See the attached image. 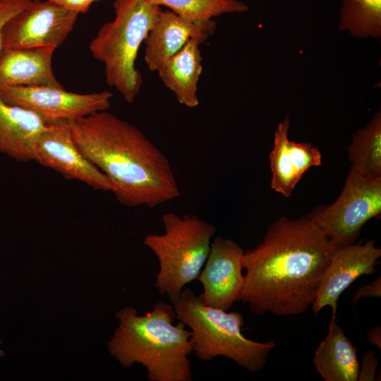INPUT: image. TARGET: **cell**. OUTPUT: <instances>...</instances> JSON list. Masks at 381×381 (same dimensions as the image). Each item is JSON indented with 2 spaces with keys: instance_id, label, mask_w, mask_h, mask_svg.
Here are the masks:
<instances>
[{
  "instance_id": "cell-25",
  "label": "cell",
  "mask_w": 381,
  "mask_h": 381,
  "mask_svg": "<svg viewBox=\"0 0 381 381\" xmlns=\"http://www.w3.org/2000/svg\"><path fill=\"white\" fill-rule=\"evenodd\" d=\"M52 3L71 11L85 13L90 8L93 0H49Z\"/></svg>"
},
{
  "instance_id": "cell-9",
  "label": "cell",
  "mask_w": 381,
  "mask_h": 381,
  "mask_svg": "<svg viewBox=\"0 0 381 381\" xmlns=\"http://www.w3.org/2000/svg\"><path fill=\"white\" fill-rule=\"evenodd\" d=\"M78 14L49 0H32L3 30L4 49L59 48L73 30Z\"/></svg>"
},
{
  "instance_id": "cell-8",
  "label": "cell",
  "mask_w": 381,
  "mask_h": 381,
  "mask_svg": "<svg viewBox=\"0 0 381 381\" xmlns=\"http://www.w3.org/2000/svg\"><path fill=\"white\" fill-rule=\"evenodd\" d=\"M0 97L11 104L35 113L48 124L107 111L113 95L108 90L81 94L66 91L63 87L16 86L0 87Z\"/></svg>"
},
{
  "instance_id": "cell-26",
  "label": "cell",
  "mask_w": 381,
  "mask_h": 381,
  "mask_svg": "<svg viewBox=\"0 0 381 381\" xmlns=\"http://www.w3.org/2000/svg\"><path fill=\"white\" fill-rule=\"evenodd\" d=\"M367 339L373 345L381 349V328L380 326L370 328L367 333Z\"/></svg>"
},
{
  "instance_id": "cell-14",
  "label": "cell",
  "mask_w": 381,
  "mask_h": 381,
  "mask_svg": "<svg viewBox=\"0 0 381 381\" xmlns=\"http://www.w3.org/2000/svg\"><path fill=\"white\" fill-rule=\"evenodd\" d=\"M289 116L278 124L269 156L271 188L286 198L291 195L307 170L322 163V155L318 147L309 143L289 140Z\"/></svg>"
},
{
  "instance_id": "cell-23",
  "label": "cell",
  "mask_w": 381,
  "mask_h": 381,
  "mask_svg": "<svg viewBox=\"0 0 381 381\" xmlns=\"http://www.w3.org/2000/svg\"><path fill=\"white\" fill-rule=\"evenodd\" d=\"M377 365L378 361L374 351L365 353L363 356L362 365L359 368L358 380H375V370Z\"/></svg>"
},
{
  "instance_id": "cell-3",
  "label": "cell",
  "mask_w": 381,
  "mask_h": 381,
  "mask_svg": "<svg viewBox=\"0 0 381 381\" xmlns=\"http://www.w3.org/2000/svg\"><path fill=\"white\" fill-rule=\"evenodd\" d=\"M119 326L108 343L109 352L123 366L140 363L149 381H192L190 331L179 321L174 325L173 306L157 301L152 310L138 315L125 307L116 313Z\"/></svg>"
},
{
  "instance_id": "cell-18",
  "label": "cell",
  "mask_w": 381,
  "mask_h": 381,
  "mask_svg": "<svg viewBox=\"0 0 381 381\" xmlns=\"http://www.w3.org/2000/svg\"><path fill=\"white\" fill-rule=\"evenodd\" d=\"M313 363L325 381H358L357 349L332 317L328 333L315 351Z\"/></svg>"
},
{
  "instance_id": "cell-19",
  "label": "cell",
  "mask_w": 381,
  "mask_h": 381,
  "mask_svg": "<svg viewBox=\"0 0 381 381\" xmlns=\"http://www.w3.org/2000/svg\"><path fill=\"white\" fill-rule=\"evenodd\" d=\"M351 168L372 179H381V112L352 136L348 148Z\"/></svg>"
},
{
  "instance_id": "cell-20",
  "label": "cell",
  "mask_w": 381,
  "mask_h": 381,
  "mask_svg": "<svg viewBox=\"0 0 381 381\" xmlns=\"http://www.w3.org/2000/svg\"><path fill=\"white\" fill-rule=\"evenodd\" d=\"M340 30L359 38L381 36V0H341Z\"/></svg>"
},
{
  "instance_id": "cell-6",
  "label": "cell",
  "mask_w": 381,
  "mask_h": 381,
  "mask_svg": "<svg viewBox=\"0 0 381 381\" xmlns=\"http://www.w3.org/2000/svg\"><path fill=\"white\" fill-rule=\"evenodd\" d=\"M162 219L164 233L147 234L143 244L155 253L159 263L155 280L157 291L167 295L173 304L184 286L198 279L216 229L195 214L181 217L167 212Z\"/></svg>"
},
{
  "instance_id": "cell-7",
  "label": "cell",
  "mask_w": 381,
  "mask_h": 381,
  "mask_svg": "<svg viewBox=\"0 0 381 381\" xmlns=\"http://www.w3.org/2000/svg\"><path fill=\"white\" fill-rule=\"evenodd\" d=\"M380 212L381 179L367 178L351 168L337 199L309 214L337 249L355 243L363 226Z\"/></svg>"
},
{
  "instance_id": "cell-21",
  "label": "cell",
  "mask_w": 381,
  "mask_h": 381,
  "mask_svg": "<svg viewBox=\"0 0 381 381\" xmlns=\"http://www.w3.org/2000/svg\"><path fill=\"white\" fill-rule=\"evenodd\" d=\"M165 6L171 11L194 20L206 21L223 13H243L248 6L239 0H144Z\"/></svg>"
},
{
  "instance_id": "cell-10",
  "label": "cell",
  "mask_w": 381,
  "mask_h": 381,
  "mask_svg": "<svg viewBox=\"0 0 381 381\" xmlns=\"http://www.w3.org/2000/svg\"><path fill=\"white\" fill-rule=\"evenodd\" d=\"M34 161L56 171L67 180L79 181L97 190H113L109 178L77 147L68 121L47 124L37 140Z\"/></svg>"
},
{
  "instance_id": "cell-2",
  "label": "cell",
  "mask_w": 381,
  "mask_h": 381,
  "mask_svg": "<svg viewBox=\"0 0 381 381\" xmlns=\"http://www.w3.org/2000/svg\"><path fill=\"white\" fill-rule=\"evenodd\" d=\"M69 124L77 147L109 178L121 204L154 208L181 196L169 159L136 126L107 111Z\"/></svg>"
},
{
  "instance_id": "cell-16",
  "label": "cell",
  "mask_w": 381,
  "mask_h": 381,
  "mask_svg": "<svg viewBox=\"0 0 381 381\" xmlns=\"http://www.w3.org/2000/svg\"><path fill=\"white\" fill-rule=\"evenodd\" d=\"M47 123L35 113L0 97V153L19 162L34 161L37 140Z\"/></svg>"
},
{
  "instance_id": "cell-13",
  "label": "cell",
  "mask_w": 381,
  "mask_h": 381,
  "mask_svg": "<svg viewBox=\"0 0 381 381\" xmlns=\"http://www.w3.org/2000/svg\"><path fill=\"white\" fill-rule=\"evenodd\" d=\"M215 28L216 23L212 20H194L171 11H162L144 41V59L147 68L152 72L157 71L190 38L204 42Z\"/></svg>"
},
{
  "instance_id": "cell-5",
  "label": "cell",
  "mask_w": 381,
  "mask_h": 381,
  "mask_svg": "<svg viewBox=\"0 0 381 381\" xmlns=\"http://www.w3.org/2000/svg\"><path fill=\"white\" fill-rule=\"evenodd\" d=\"M114 8V19L102 25L90 44V50L104 64L108 85L131 104L143 84L135 68L138 50L162 10L160 6L144 0H116Z\"/></svg>"
},
{
  "instance_id": "cell-22",
  "label": "cell",
  "mask_w": 381,
  "mask_h": 381,
  "mask_svg": "<svg viewBox=\"0 0 381 381\" xmlns=\"http://www.w3.org/2000/svg\"><path fill=\"white\" fill-rule=\"evenodd\" d=\"M32 0H0V53L3 50V30L7 22Z\"/></svg>"
},
{
  "instance_id": "cell-24",
  "label": "cell",
  "mask_w": 381,
  "mask_h": 381,
  "mask_svg": "<svg viewBox=\"0 0 381 381\" xmlns=\"http://www.w3.org/2000/svg\"><path fill=\"white\" fill-rule=\"evenodd\" d=\"M381 296V277H379L370 283L365 284L357 290L352 299V303L354 306L359 300L365 297Z\"/></svg>"
},
{
  "instance_id": "cell-17",
  "label": "cell",
  "mask_w": 381,
  "mask_h": 381,
  "mask_svg": "<svg viewBox=\"0 0 381 381\" xmlns=\"http://www.w3.org/2000/svg\"><path fill=\"white\" fill-rule=\"evenodd\" d=\"M198 38H190L157 71L164 85L173 92L178 102L188 108L199 104L198 83L202 72V58Z\"/></svg>"
},
{
  "instance_id": "cell-11",
  "label": "cell",
  "mask_w": 381,
  "mask_h": 381,
  "mask_svg": "<svg viewBox=\"0 0 381 381\" xmlns=\"http://www.w3.org/2000/svg\"><path fill=\"white\" fill-rule=\"evenodd\" d=\"M243 254L241 247L232 240L221 236L213 239L198 277L203 286L200 295L205 305L228 311L238 301L244 283Z\"/></svg>"
},
{
  "instance_id": "cell-12",
  "label": "cell",
  "mask_w": 381,
  "mask_h": 381,
  "mask_svg": "<svg viewBox=\"0 0 381 381\" xmlns=\"http://www.w3.org/2000/svg\"><path fill=\"white\" fill-rule=\"evenodd\" d=\"M380 257L381 249L375 246L374 240L336 249L311 306L314 315L329 306L332 317H335L341 294L358 277L374 273Z\"/></svg>"
},
{
  "instance_id": "cell-28",
  "label": "cell",
  "mask_w": 381,
  "mask_h": 381,
  "mask_svg": "<svg viewBox=\"0 0 381 381\" xmlns=\"http://www.w3.org/2000/svg\"><path fill=\"white\" fill-rule=\"evenodd\" d=\"M93 1H94V2H95V1H98V0H93Z\"/></svg>"
},
{
  "instance_id": "cell-27",
  "label": "cell",
  "mask_w": 381,
  "mask_h": 381,
  "mask_svg": "<svg viewBox=\"0 0 381 381\" xmlns=\"http://www.w3.org/2000/svg\"><path fill=\"white\" fill-rule=\"evenodd\" d=\"M1 344V341H0V344ZM4 354V351L0 348V356H3Z\"/></svg>"
},
{
  "instance_id": "cell-15",
  "label": "cell",
  "mask_w": 381,
  "mask_h": 381,
  "mask_svg": "<svg viewBox=\"0 0 381 381\" xmlns=\"http://www.w3.org/2000/svg\"><path fill=\"white\" fill-rule=\"evenodd\" d=\"M54 50L49 47L4 49L0 53V87H62L52 69V59Z\"/></svg>"
},
{
  "instance_id": "cell-4",
  "label": "cell",
  "mask_w": 381,
  "mask_h": 381,
  "mask_svg": "<svg viewBox=\"0 0 381 381\" xmlns=\"http://www.w3.org/2000/svg\"><path fill=\"white\" fill-rule=\"evenodd\" d=\"M173 307L176 318L190 329L192 351L200 361L224 356L250 373H258L276 346L272 340L259 342L246 337L241 330L242 314L207 306L190 288L183 289Z\"/></svg>"
},
{
  "instance_id": "cell-1",
  "label": "cell",
  "mask_w": 381,
  "mask_h": 381,
  "mask_svg": "<svg viewBox=\"0 0 381 381\" xmlns=\"http://www.w3.org/2000/svg\"><path fill=\"white\" fill-rule=\"evenodd\" d=\"M336 249L312 221L282 217L262 241L244 253V283L238 301L257 315H297L315 301Z\"/></svg>"
}]
</instances>
